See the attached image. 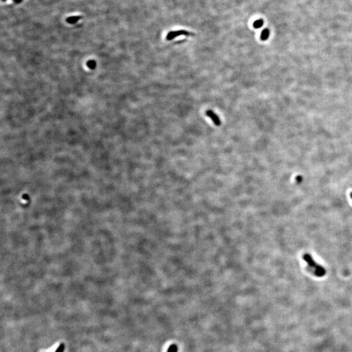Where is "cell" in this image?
Segmentation results:
<instances>
[{
    "label": "cell",
    "mask_w": 352,
    "mask_h": 352,
    "mask_svg": "<svg viewBox=\"0 0 352 352\" xmlns=\"http://www.w3.org/2000/svg\"><path fill=\"white\" fill-rule=\"evenodd\" d=\"M303 259H304V260L306 261L307 264L310 265V267H311V268L315 269L314 273H315V275L316 276H322L325 275V269L323 268H322V266L317 264L315 262H314V260L312 259L311 255H309L308 254H305L303 256Z\"/></svg>",
    "instance_id": "cell-1"
},
{
    "label": "cell",
    "mask_w": 352,
    "mask_h": 352,
    "mask_svg": "<svg viewBox=\"0 0 352 352\" xmlns=\"http://www.w3.org/2000/svg\"><path fill=\"white\" fill-rule=\"evenodd\" d=\"M180 35H186V36H189V35H193V33H189V32L186 31L185 30H178V31H170L168 33L167 36H166V39L168 41L170 40H172L175 37H177L178 36Z\"/></svg>",
    "instance_id": "cell-2"
},
{
    "label": "cell",
    "mask_w": 352,
    "mask_h": 352,
    "mask_svg": "<svg viewBox=\"0 0 352 352\" xmlns=\"http://www.w3.org/2000/svg\"><path fill=\"white\" fill-rule=\"evenodd\" d=\"M205 114L213 121V123H214V124L216 126H220L221 125V121L219 119V117H218V115L216 114L213 112L212 110H207Z\"/></svg>",
    "instance_id": "cell-3"
},
{
    "label": "cell",
    "mask_w": 352,
    "mask_h": 352,
    "mask_svg": "<svg viewBox=\"0 0 352 352\" xmlns=\"http://www.w3.org/2000/svg\"><path fill=\"white\" fill-rule=\"evenodd\" d=\"M81 17H80V16H72V17H69L68 18H67L66 21L67 22H68V24H75L78 21H79L80 20Z\"/></svg>",
    "instance_id": "cell-4"
},
{
    "label": "cell",
    "mask_w": 352,
    "mask_h": 352,
    "mask_svg": "<svg viewBox=\"0 0 352 352\" xmlns=\"http://www.w3.org/2000/svg\"><path fill=\"white\" fill-rule=\"evenodd\" d=\"M269 30L268 28H265L262 31V33H261V36H260V39L262 41H266L267 39H268V37L269 36Z\"/></svg>",
    "instance_id": "cell-5"
},
{
    "label": "cell",
    "mask_w": 352,
    "mask_h": 352,
    "mask_svg": "<svg viewBox=\"0 0 352 352\" xmlns=\"http://www.w3.org/2000/svg\"><path fill=\"white\" fill-rule=\"evenodd\" d=\"M264 25V21L262 19H259L256 20L253 23V27L256 29H258L261 27H262V25Z\"/></svg>",
    "instance_id": "cell-6"
},
{
    "label": "cell",
    "mask_w": 352,
    "mask_h": 352,
    "mask_svg": "<svg viewBox=\"0 0 352 352\" xmlns=\"http://www.w3.org/2000/svg\"><path fill=\"white\" fill-rule=\"evenodd\" d=\"M178 348L176 345H171L168 350V352H178Z\"/></svg>",
    "instance_id": "cell-7"
},
{
    "label": "cell",
    "mask_w": 352,
    "mask_h": 352,
    "mask_svg": "<svg viewBox=\"0 0 352 352\" xmlns=\"http://www.w3.org/2000/svg\"><path fill=\"white\" fill-rule=\"evenodd\" d=\"M64 350H65V344L62 343L59 346V347L57 348L55 352H64Z\"/></svg>",
    "instance_id": "cell-8"
},
{
    "label": "cell",
    "mask_w": 352,
    "mask_h": 352,
    "mask_svg": "<svg viewBox=\"0 0 352 352\" xmlns=\"http://www.w3.org/2000/svg\"><path fill=\"white\" fill-rule=\"evenodd\" d=\"M88 67H90L91 68H95L96 63L94 61H90L88 62Z\"/></svg>",
    "instance_id": "cell-9"
},
{
    "label": "cell",
    "mask_w": 352,
    "mask_h": 352,
    "mask_svg": "<svg viewBox=\"0 0 352 352\" xmlns=\"http://www.w3.org/2000/svg\"><path fill=\"white\" fill-rule=\"evenodd\" d=\"M22 1H23V0H15L14 3H20V2H22Z\"/></svg>",
    "instance_id": "cell-10"
},
{
    "label": "cell",
    "mask_w": 352,
    "mask_h": 352,
    "mask_svg": "<svg viewBox=\"0 0 352 352\" xmlns=\"http://www.w3.org/2000/svg\"><path fill=\"white\" fill-rule=\"evenodd\" d=\"M350 196H351V199H352V193H351V194H350Z\"/></svg>",
    "instance_id": "cell-11"
},
{
    "label": "cell",
    "mask_w": 352,
    "mask_h": 352,
    "mask_svg": "<svg viewBox=\"0 0 352 352\" xmlns=\"http://www.w3.org/2000/svg\"><path fill=\"white\" fill-rule=\"evenodd\" d=\"M2 1H3V2H5V1H6V0H2Z\"/></svg>",
    "instance_id": "cell-12"
},
{
    "label": "cell",
    "mask_w": 352,
    "mask_h": 352,
    "mask_svg": "<svg viewBox=\"0 0 352 352\" xmlns=\"http://www.w3.org/2000/svg\"><path fill=\"white\" fill-rule=\"evenodd\" d=\"M13 1H14H14H15V0H13Z\"/></svg>",
    "instance_id": "cell-13"
}]
</instances>
